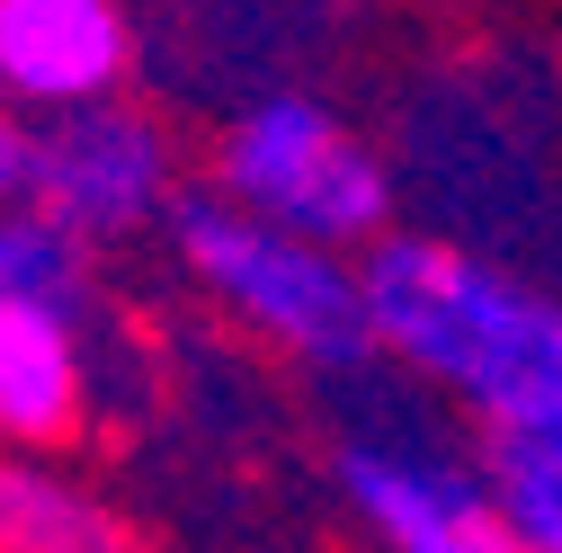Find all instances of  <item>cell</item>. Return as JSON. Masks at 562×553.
<instances>
[{
    "instance_id": "obj_3",
    "label": "cell",
    "mask_w": 562,
    "mask_h": 553,
    "mask_svg": "<svg viewBox=\"0 0 562 553\" xmlns=\"http://www.w3.org/2000/svg\"><path fill=\"white\" fill-rule=\"evenodd\" d=\"M215 196L250 205V215L286 224V233H313L330 250H375L384 215H393L384 161L322 99H295V90L241 108L215 134Z\"/></svg>"
},
{
    "instance_id": "obj_5",
    "label": "cell",
    "mask_w": 562,
    "mask_h": 553,
    "mask_svg": "<svg viewBox=\"0 0 562 553\" xmlns=\"http://www.w3.org/2000/svg\"><path fill=\"white\" fill-rule=\"evenodd\" d=\"M170 134L144 108H63L45 134H27V205L72 241H125L170 205Z\"/></svg>"
},
{
    "instance_id": "obj_10",
    "label": "cell",
    "mask_w": 562,
    "mask_h": 553,
    "mask_svg": "<svg viewBox=\"0 0 562 553\" xmlns=\"http://www.w3.org/2000/svg\"><path fill=\"white\" fill-rule=\"evenodd\" d=\"M27 196V134L10 125V108H0V205Z\"/></svg>"
},
{
    "instance_id": "obj_9",
    "label": "cell",
    "mask_w": 562,
    "mask_h": 553,
    "mask_svg": "<svg viewBox=\"0 0 562 553\" xmlns=\"http://www.w3.org/2000/svg\"><path fill=\"white\" fill-rule=\"evenodd\" d=\"M482 482L527 553H562V402L482 429Z\"/></svg>"
},
{
    "instance_id": "obj_4",
    "label": "cell",
    "mask_w": 562,
    "mask_h": 553,
    "mask_svg": "<svg viewBox=\"0 0 562 553\" xmlns=\"http://www.w3.org/2000/svg\"><path fill=\"white\" fill-rule=\"evenodd\" d=\"M90 241L0 205V447H54L90 402Z\"/></svg>"
},
{
    "instance_id": "obj_7",
    "label": "cell",
    "mask_w": 562,
    "mask_h": 553,
    "mask_svg": "<svg viewBox=\"0 0 562 553\" xmlns=\"http://www.w3.org/2000/svg\"><path fill=\"white\" fill-rule=\"evenodd\" d=\"M134 63L125 0H0V108H90L116 99Z\"/></svg>"
},
{
    "instance_id": "obj_8",
    "label": "cell",
    "mask_w": 562,
    "mask_h": 553,
    "mask_svg": "<svg viewBox=\"0 0 562 553\" xmlns=\"http://www.w3.org/2000/svg\"><path fill=\"white\" fill-rule=\"evenodd\" d=\"M0 553H125V527L99 492L27 464V447H0Z\"/></svg>"
},
{
    "instance_id": "obj_6",
    "label": "cell",
    "mask_w": 562,
    "mask_h": 553,
    "mask_svg": "<svg viewBox=\"0 0 562 553\" xmlns=\"http://www.w3.org/2000/svg\"><path fill=\"white\" fill-rule=\"evenodd\" d=\"M339 492L384 553H527V535L491 500V482L464 473L429 438H402V429L348 438L339 447Z\"/></svg>"
},
{
    "instance_id": "obj_2",
    "label": "cell",
    "mask_w": 562,
    "mask_h": 553,
    "mask_svg": "<svg viewBox=\"0 0 562 553\" xmlns=\"http://www.w3.org/2000/svg\"><path fill=\"white\" fill-rule=\"evenodd\" d=\"M179 259L268 349H286L304 366H367L375 358L367 268L348 250L286 233V224L250 215L233 196H196V205H179Z\"/></svg>"
},
{
    "instance_id": "obj_1",
    "label": "cell",
    "mask_w": 562,
    "mask_h": 553,
    "mask_svg": "<svg viewBox=\"0 0 562 553\" xmlns=\"http://www.w3.org/2000/svg\"><path fill=\"white\" fill-rule=\"evenodd\" d=\"M358 268H367L375 349L411 366L419 384H438L447 402H464L482 429L562 402V304L553 295L419 233H384Z\"/></svg>"
}]
</instances>
